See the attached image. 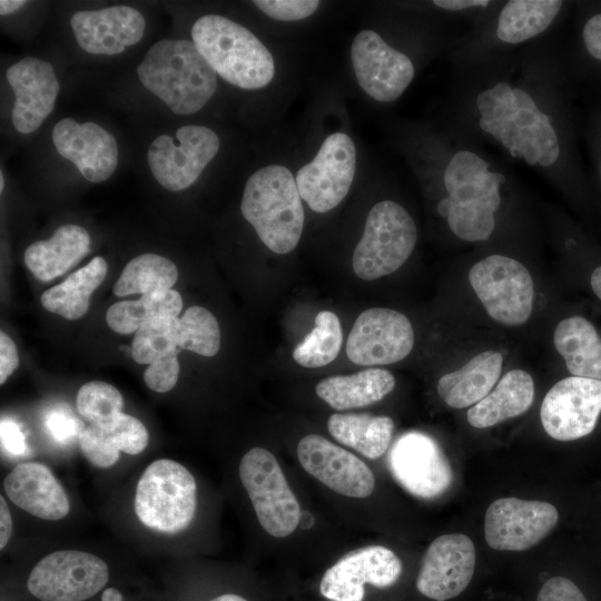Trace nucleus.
<instances>
[{
    "label": "nucleus",
    "mask_w": 601,
    "mask_h": 601,
    "mask_svg": "<svg viewBox=\"0 0 601 601\" xmlns=\"http://www.w3.org/2000/svg\"><path fill=\"white\" fill-rule=\"evenodd\" d=\"M480 128L497 140L513 157L528 165L548 167L560 156V142L551 117L542 112L531 95L500 81L476 97Z\"/></svg>",
    "instance_id": "nucleus-1"
},
{
    "label": "nucleus",
    "mask_w": 601,
    "mask_h": 601,
    "mask_svg": "<svg viewBox=\"0 0 601 601\" xmlns=\"http://www.w3.org/2000/svg\"><path fill=\"white\" fill-rule=\"evenodd\" d=\"M447 197L437 204L450 229L465 242L486 240L495 227L501 204L500 187L505 177L491 171L479 154L461 149L447 162L443 175Z\"/></svg>",
    "instance_id": "nucleus-2"
},
{
    "label": "nucleus",
    "mask_w": 601,
    "mask_h": 601,
    "mask_svg": "<svg viewBox=\"0 0 601 601\" xmlns=\"http://www.w3.org/2000/svg\"><path fill=\"white\" fill-rule=\"evenodd\" d=\"M137 75L177 115L199 111L217 88V73L189 40H159L138 65Z\"/></svg>",
    "instance_id": "nucleus-3"
},
{
    "label": "nucleus",
    "mask_w": 601,
    "mask_h": 601,
    "mask_svg": "<svg viewBox=\"0 0 601 601\" xmlns=\"http://www.w3.org/2000/svg\"><path fill=\"white\" fill-rule=\"evenodd\" d=\"M240 210L272 252L284 255L297 246L305 215L296 180L286 167L268 165L255 171L245 184Z\"/></svg>",
    "instance_id": "nucleus-4"
},
{
    "label": "nucleus",
    "mask_w": 601,
    "mask_h": 601,
    "mask_svg": "<svg viewBox=\"0 0 601 601\" xmlns=\"http://www.w3.org/2000/svg\"><path fill=\"white\" fill-rule=\"evenodd\" d=\"M193 42L215 72L242 89H259L275 75L272 53L244 26L219 14L200 17L191 28Z\"/></svg>",
    "instance_id": "nucleus-5"
},
{
    "label": "nucleus",
    "mask_w": 601,
    "mask_h": 601,
    "mask_svg": "<svg viewBox=\"0 0 601 601\" xmlns=\"http://www.w3.org/2000/svg\"><path fill=\"white\" fill-rule=\"evenodd\" d=\"M196 493V481L185 466L167 459L154 461L137 484L136 515L149 529L178 533L194 520Z\"/></svg>",
    "instance_id": "nucleus-6"
},
{
    "label": "nucleus",
    "mask_w": 601,
    "mask_h": 601,
    "mask_svg": "<svg viewBox=\"0 0 601 601\" xmlns=\"http://www.w3.org/2000/svg\"><path fill=\"white\" fill-rule=\"evenodd\" d=\"M416 226L400 204L382 200L368 211L352 265L357 277L374 280L397 270L412 254Z\"/></svg>",
    "instance_id": "nucleus-7"
},
{
    "label": "nucleus",
    "mask_w": 601,
    "mask_h": 601,
    "mask_svg": "<svg viewBox=\"0 0 601 601\" xmlns=\"http://www.w3.org/2000/svg\"><path fill=\"white\" fill-rule=\"evenodd\" d=\"M239 477L263 529L275 538L292 534L302 512L273 453L263 447L249 450L240 461Z\"/></svg>",
    "instance_id": "nucleus-8"
},
{
    "label": "nucleus",
    "mask_w": 601,
    "mask_h": 601,
    "mask_svg": "<svg viewBox=\"0 0 601 601\" xmlns=\"http://www.w3.org/2000/svg\"><path fill=\"white\" fill-rule=\"evenodd\" d=\"M469 280L494 321L519 326L530 318L534 285L531 274L519 260L504 255H490L472 266Z\"/></svg>",
    "instance_id": "nucleus-9"
},
{
    "label": "nucleus",
    "mask_w": 601,
    "mask_h": 601,
    "mask_svg": "<svg viewBox=\"0 0 601 601\" xmlns=\"http://www.w3.org/2000/svg\"><path fill=\"white\" fill-rule=\"evenodd\" d=\"M109 579L107 563L83 551L61 550L41 559L28 579V589L41 601H83Z\"/></svg>",
    "instance_id": "nucleus-10"
},
{
    "label": "nucleus",
    "mask_w": 601,
    "mask_h": 601,
    "mask_svg": "<svg viewBox=\"0 0 601 601\" xmlns=\"http://www.w3.org/2000/svg\"><path fill=\"white\" fill-rule=\"evenodd\" d=\"M219 150V138L204 126H183L176 140L160 135L150 144L147 161L154 178L166 189L188 188Z\"/></svg>",
    "instance_id": "nucleus-11"
},
{
    "label": "nucleus",
    "mask_w": 601,
    "mask_h": 601,
    "mask_svg": "<svg viewBox=\"0 0 601 601\" xmlns=\"http://www.w3.org/2000/svg\"><path fill=\"white\" fill-rule=\"evenodd\" d=\"M355 164L352 138L344 132L329 135L315 158L296 174L300 198L316 213L332 210L346 197L354 179Z\"/></svg>",
    "instance_id": "nucleus-12"
},
{
    "label": "nucleus",
    "mask_w": 601,
    "mask_h": 601,
    "mask_svg": "<svg viewBox=\"0 0 601 601\" xmlns=\"http://www.w3.org/2000/svg\"><path fill=\"white\" fill-rule=\"evenodd\" d=\"M387 467L400 486L423 500L443 495L453 482L444 452L434 439L421 432H407L394 442Z\"/></svg>",
    "instance_id": "nucleus-13"
},
{
    "label": "nucleus",
    "mask_w": 601,
    "mask_h": 601,
    "mask_svg": "<svg viewBox=\"0 0 601 601\" xmlns=\"http://www.w3.org/2000/svg\"><path fill=\"white\" fill-rule=\"evenodd\" d=\"M600 413L601 381L570 376L549 390L540 408V418L549 436L566 442L589 435Z\"/></svg>",
    "instance_id": "nucleus-14"
},
{
    "label": "nucleus",
    "mask_w": 601,
    "mask_h": 601,
    "mask_svg": "<svg viewBox=\"0 0 601 601\" xmlns=\"http://www.w3.org/2000/svg\"><path fill=\"white\" fill-rule=\"evenodd\" d=\"M414 346V331L400 312L383 307L364 311L346 342V354L357 365H385L405 358Z\"/></svg>",
    "instance_id": "nucleus-15"
},
{
    "label": "nucleus",
    "mask_w": 601,
    "mask_h": 601,
    "mask_svg": "<svg viewBox=\"0 0 601 601\" xmlns=\"http://www.w3.org/2000/svg\"><path fill=\"white\" fill-rule=\"evenodd\" d=\"M558 520V510L548 502L497 499L485 512V540L497 551H524L541 542Z\"/></svg>",
    "instance_id": "nucleus-16"
},
{
    "label": "nucleus",
    "mask_w": 601,
    "mask_h": 601,
    "mask_svg": "<svg viewBox=\"0 0 601 601\" xmlns=\"http://www.w3.org/2000/svg\"><path fill=\"white\" fill-rule=\"evenodd\" d=\"M475 564V548L467 535H440L424 553L415 581L416 590L432 601L453 600L470 587Z\"/></svg>",
    "instance_id": "nucleus-17"
},
{
    "label": "nucleus",
    "mask_w": 601,
    "mask_h": 601,
    "mask_svg": "<svg viewBox=\"0 0 601 601\" xmlns=\"http://www.w3.org/2000/svg\"><path fill=\"white\" fill-rule=\"evenodd\" d=\"M403 571L400 558L383 545L351 551L324 573L321 594L332 601H363L365 584L377 589L394 585Z\"/></svg>",
    "instance_id": "nucleus-18"
},
{
    "label": "nucleus",
    "mask_w": 601,
    "mask_h": 601,
    "mask_svg": "<svg viewBox=\"0 0 601 601\" xmlns=\"http://www.w3.org/2000/svg\"><path fill=\"white\" fill-rule=\"evenodd\" d=\"M353 70L361 88L381 102L396 100L411 83V59L373 30L359 31L351 48Z\"/></svg>",
    "instance_id": "nucleus-19"
},
{
    "label": "nucleus",
    "mask_w": 601,
    "mask_h": 601,
    "mask_svg": "<svg viewBox=\"0 0 601 601\" xmlns=\"http://www.w3.org/2000/svg\"><path fill=\"white\" fill-rule=\"evenodd\" d=\"M297 456L306 472L333 491L349 497H366L375 486L371 469L356 455L317 434L304 436Z\"/></svg>",
    "instance_id": "nucleus-20"
},
{
    "label": "nucleus",
    "mask_w": 601,
    "mask_h": 601,
    "mask_svg": "<svg viewBox=\"0 0 601 601\" xmlns=\"http://www.w3.org/2000/svg\"><path fill=\"white\" fill-rule=\"evenodd\" d=\"M51 137L59 155L73 162L91 183L107 180L117 168V141L96 122L63 118L55 125Z\"/></svg>",
    "instance_id": "nucleus-21"
},
{
    "label": "nucleus",
    "mask_w": 601,
    "mask_h": 601,
    "mask_svg": "<svg viewBox=\"0 0 601 601\" xmlns=\"http://www.w3.org/2000/svg\"><path fill=\"white\" fill-rule=\"evenodd\" d=\"M6 78L14 92V128L21 134L36 131L51 114L58 97L53 67L39 58L26 57L8 68Z\"/></svg>",
    "instance_id": "nucleus-22"
},
{
    "label": "nucleus",
    "mask_w": 601,
    "mask_h": 601,
    "mask_svg": "<svg viewBox=\"0 0 601 601\" xmlns=\"http://www.w3.org/2000/svg\"><path fill=\"white\" fill-rule=\"evenodd\" d=\"M70 24L80 48L92 55H118L138 43L146 28L144 16L129 6L77 11Z\"/></svg>",
    "instance_id": "nucleus-23"
},
{
    "label": "nucleus",
    "mask_w": 601,
    "mask_h": 601,
    "mask_svg": "<svg viewBox=\"0 0 601 601\" xmlns=\"http://www.w3.org/2000/svg\"><path fill=\"white\" fill-rule=\"evenodd\" d=\"M8 497L33 516L57 521L70 510L67 494L51 471L40 463L17 465L4 479Z\"/></svg>",
    "instance_id": "nucleus-24"
},
{
    "label": "nucleus",
    "mask_w": 601,
    "mask_h": 601,
    "mask_svg": "<svg viewBox=\"0 0 601 601\" xmlns=\"http://www.w3.org/2000/svg\"><path fill=\"white\" fill-rule=\"evenodd\" d=\"M90 249V236L79 225L58 227L47 240L31 244L24 252V264L41 282L61 276L78 264Z\"/></svg>",
    "instance_id": "nucleus-25"
},
{
    "label": "nucleus",
    "mask_w": 601,
    "mask_h": 601,
    "mask_svg": "<svg viewBox=\"0 0 601 601\" xmlns=\"http://www.w3.org/2000/svg\"><path fill=\"white\" fill-rule=\"evenodd\" d=\"M502 365L501 353L482 352L460 370L444 374L437 382V393L453 408L473 406L492 391Z\"/></svg>",
    "instance_id": "nucleus-26"
},
{
    "label": "nucleus",
    "mask_w": 601,
    "mask_h": 601,
    "mask_svg": "<svg viewBox=\"0 0 601 601\" xmlns=\"http://www.w3.org/2000/svg\"><path fill=\"white\" fill-rule=\"evenodd\" d=\"M534 400L532 376L522 370L508 372L497 385L467 411V422L475 428L494 426L525 413Z\"/></svg>",
    "instance_id": "nucleus-27"
},
{
    "label": "nucleus",
    "mask_w": 601,
    "mask_h": 601,
    "mask_svg": "<svg viewBox=\"0 0 601 601\" xmlns=\"http://www.w3.org/2000/svg\"><path fill=\"white\" fill-rule=\"evenodd\" d=\"M395 378L382 368H367L352 375L322 380L316 394L337 411L363 407L378 402L393 391Z\"/></svg>",
    "instance_id": "nucleus-28"
},
{
    "label": "nucleus",
    "mask_w": 601,
    "mask_h": 601,
    "mask_svg": "<svg viewBox=\"0 0 601 601\" xmlns=\"http://www.w3.org/2000/svg\"><path fill=\"white\" fill-rule=\"evenodd\" d=\"M553 344L572 376L601 381V337L588 319H562L553 333Z\"/></svg>",
    "instance_id": "nucleus-29"
},
{
    "label": "nucleus",
    "mask_w": 601,
    "mask_h": 601,
    "mask_svg": "<svg viewBox=\"0 0 601 601\" xmlns=\"http://www.w3.org/2000/svg\"><path fill=\"white\" fill-rule=\"evenodd\" d=\"M108 272L105 258L96 256L87 265L70 274L62 283L42 293L45 309L66 319L82 317L90 305V297L104 282Z\"/></svg>",
    "instance_id": "nucleus-30"
},
{
    "label": "nucleus",
    "mask_w": 601,
    "mask_h": 601,
    "mask_svg": "<svg viewBox=\"0 0 601 601\" xmlns=\"http://www.w3.org/2000/svg\"><path fill=\"white\" fill-rule=\"evenodd\" d=\"M327 430L339 443L368 459H378L388 449L394 422L388 416L367 413H335L327 421Z\"/></svg>",
    "instance_id": "nucleus-31"
},
{
    "label": "nucleus",
    "mask_w": 601,
    "mask_h": 601,
    "mask_svg": "<svg viewBox=\"0 0 601 601\" xmlns=\"http://www.w3.org/2000/svg\"><path fill=\"white\" fill-rule=\"evenodd\" d=\"M559 0H511L502 8L496 37L505 43L524 42L545 31L559 14Z\"/></svg>",
    "instance_id": "nucleus-32"
},
{
    "label": "nucleus",
    "mask_w": 601,
    "mask_h": 601,
    "mask_svg": "<svg viewBox=\"0 0 601 601\" xmlns=\"http://www.w3.org/2000/svg\"><path fill=\"white\" fill-rule=\"evenodd\" d=\"M181 309L183 298L177 290H159L144 294L136 300L112 304L106 313V321L114 332L131 334L154 319L178 317Z\"/></svg>",
    "instance_id": "nucleus-33"
},
{
    "label": "nucleus",
    "mask_w": 601,
    "mask_h": 601,
    "mask_svg": "<svg viewBox=\"0 0 601 601\" xmlns=\"http://www.w3.org/2000/svg\"><path fill=\"white\" fill-rule=\"evenodd\" d=\"M178 278L176 265L157 254H141L124 268L114 286V294L124 297L171 289Z\"/></svg>",
    "instance_id": "nucleus-34"
},
{
    "label": "nucleus",
    "mask_w": 601,
    "mask_h": 601,
    "mask_svg": "<svg viewBox=\"0 0 601 601\" xmlns=\"http://www.w3.org/2000/svg\"><path fill=\"white\" fill-rule=\"evenodd\" d=\"M342 343L343 333L337 315L321 311L312 332L295 347L293 358L303 367H322L337 357Z\"/></svg>",
    "instance_id": "nucleus-35"
},
{
    "label": "nucleus",
    "mask_w": 601,
    "mask_h": 601,
    "mask_svg": "<svg viewBox=\"0 0 601 601\" xmlns=\"http://www.w3.org/2000/svg\"><path fill=\"white\" fill-rule=\"evenodd\" d=\"M178 348L201 356H215L220 348V329L216 317L203 306L187 308L178 323Z\"/></svg>",
    "instance_id": "nucleus-36"
},
{
    "label": "nucleus",
    "mask_w": 601,
    "mask_h": 601,
    "mask_svg": "<svg viewBox=\"0 0 601 601\" xmlns=\"http://www.w3.org/2000/svg\"><path fill=\"white\" fill-rule=\"evenodd\" d=\"M178 317L154 319L135 332L130 354L138 364H151L178 349Z\"/></svg>",
    "instance_id": "nucleus-37"
},
{
    "label": "nucleus",
    "mask_w": 601,
    "mask_h": 601,
    "mask_svg": "<svg viewBox=\"0 0 601 601\" xmlns=\"http://www.w3.org/2000/svg\"><path fill=\"white\" fill-rule=\"evenodd\" d=\"M120 392L106 382L91 381L83 384L76 397L78 413L90 425L107 428L115 423L122 408Z\"/></svg>",
    "instance_id": "nucleus-38"
},
{
    "label": "nucleus",
    "mask_w": 601,
    "mask_h": 601,
    "mask_svg": "<svg viewBox=\"0 0 601 601\" xmlns=\"http://www.w3.org/2000/svg\"><path fill=\"white\" fill-rule=\"evenodd\" d=\"M78 440L82 454L92 465L110 467L117 463L120 450L108 430L89 425Z\"/></svg>",
    "instance_id": "nucleus-39"
},
{
    "label": "nucleus",
    "mask_w": 601,
    "mask_h": 601,
    "mask_svg": "<svg viewBox=\"0 0 601 601\" xmlns=\"http://www.w3.org/2000/svg\"><path fill=\"white\" fill-rule=\"evenodd\" d=\"M106 430H108L119 450L127 454H138L148 444V432L145 425L138 418L122 412L115 423Z\"/></svg>",
    "instance_id": "nucleus-40"
},
{
    "label": "nucleus",
    "mask_w": 601,
    "mask_h": 601,
    "mask_svg": "<svg viewBox=\"0 0 601 601\" xmlns=\"http://www.w3.org/2000/svg\"><path fill=\"white\" fill-rule=\"evenodd\" d=\"M253 3L268 17L280 21L305 19L319 6L316 0H255Z\"/></svg>",
    "instance_id": "nucleus-41"
},
{
    "label": "nucleus",
    "mask_w": 601,
    "mask_h": 601,
    "mask_svg": "<svg viewBox=\"0 0 601 601\" xmlns=\"http://www.w3.org/2000/svg\"><path fill=\"white\" fill-rule=\"evenodd\" d=\"M178 352L179 348L148 365L144 373V381L150 390L165 393L174 388L180 370Z\"/></svg>",
    "instance_id": "nucleus-42"
},
{
    "label": "nucleus",
    "mask_w": 601,
    "mask_h": 601,
    "mask_svg": "<svg viewBox=\"0 0 601 601\" xmlns=\"http://www.w3.org/2000/svg\"><path fill=\"white\" fill-rule=\"evenodd\" d=\"M535 601H590L582 588L564 575L548 578L539 588Z\"/></svg>",
    "instance_id": "nucleus-43"
},
{
    "label": "nucleus",
    "mask_w": 601,
    "mask_h": 601,
    "mask_svg": "<svg viewBox=\"0 0 601 601\" xmlns=\"http://www.w3.org/2000/svg\"><path fill=\"white\" fill-rule=\"evenodd\" d=\"M47 428L57 442L67 443L76 436L79 439L85 427L72 414L55 410L47 417Z\"/></svg>",
    "instance_id": "nucleus-44"
},
{
    "label": "nucleus",
    "mask_w": 601,
    "mask_h": 601,
    "mask_svg": "<svg viewBox=\"0 0 601 601\" xmlns=\"http://www.w3.org/2000/svg\"><path fill=\"white\" fill-rule=\"evenodd\" d=\"M0 432L2 449L8 454L20 456L26 453L27 445L24 435L17 423L9 420H2Z\"/></svg>",
    "instance_id": "nucleus-45"
},
{
    "label": "nucleus",
    "mask_w": 601,
    "mask_h": 601,
    "mask_svg": "<svg viewBox=\"0 0 601 601\" xmlns=\"http://www.w3.org/2000/svg\"><path fill=\"white\" fill-rule=\"evenodd\" d=\"M19 365L14 342L3 332L0 333V384H3Z\"/></svg>",
    "instance_id": "nucleus-46"
},
{
    "label": "nucleus",
    "mask_w": 601,
    "mask_h": 601,
    "mask_svg": "<svg viewBox=\"0 0 601 601\" xmlns=\"http://www.w3.org/2000/svg\"><path fill=\"white\" fill-rule=\"evenodd\" d=\"M582 37L588 52L593 58L601 60V13L588 19L583 27Z\"/></svg>",
    "instance_id": "nucleus-47"
},
{
    "label": "nucleus",
    "mask_w": 601,
    "mask_h": 601,
    "mask_svg": "<svg viewBox=\"0 0 601 601\" xmlns=\"http://www.w3.org/2000/svg\"><path fill=\"white\" fill-rule=\"evenodd\" d=\"M12 533V520L4 497H0V548L3 549Z\"/></svg>",
    "instance_id": "nucleus-48"
},
{
    "label": "nucleus",
    "mask_w": 601,
    "mask_h": 601,
    "mask_svg": "<svg viewBox=\"0 0 601 601\" xmlns=\"http://www.w3.org/2000/svg\"><path fill=\"white\" fill-rule=\"evenodd\" d=\"M433 3L442 9L459 11L467 8L487 7V0H435Z\"/></svg>",
    "instance_id": "nucleus-49"
},
{
    "label": "nucleus",
    "mask_w": 601,
    "mask_h": 601,
    "mask_svg": "<svg viewBox=\"0 0 601 601\" xmlns=\"http://www.w3.org/2000/svg\"><path fill=\"white\" fill-rule=\"evenodd\" d=\"M27 1L23 0H1L0 1V14L8 16L21 9Z\"/></svg>",
    "instance_id": "nucleus-50"
},
{
    "label": "nucleus",
    "mask_w": 601,
    "mask_h": 601,
    "mask_svg": "<svg viewBox=\"0 0 601 601\" xmlns=\"http://www.w3.org/2000/svg\"><path fill=\"white\" fill-rule=\"evenodd\" d=\"M590 283L593 293L601 299V266L592 272Z\"/></svg>",
    "instance_id": "nucleus-51"
},
{
    "label": "nucleus",
    "mask_w": 601,
    "mask_h": 601,
    "mask_svg": "<svg viewBox=\"0 0 601 601\" xmlns=\"http://www.w3.org/2000/svg\"><path fill=\"white\" fill-rule=\"evenodd\" d=\"M101 601H122V595L117 589L108 588L102 592Z\"/></svg>",
    "instance_id": "nucleus-52"
},
{
    "label": "nucleus",
    "mask_w": 601,
    "mask_h": 601,
    "mask_svg": "<svg viewBox=\"0 0 601 601\" xmlns=\"http://www.w3.org/2000/svg\"><path fill=\"white\" fill-rule=\"evenodd\" d=\"M210 601H247V600L238 594L227 593V594L218 595Z\"/></svg>",
    "instance_id": "nucleus-53"
},
{
    "label": "nucleus",
    "mask_w": 601,
    "mask_h": 601,
    "mask_svg": "<svg viewBox=\"0 0 601 601\" xmlns=\"http://www.w3.org/2000/svg\"><path fill=\"white\" fill-rule=\"evenodd\" d=\"M4 186L3 173H0V191L2 193Z\"/></svg>",
    "instance_id": "nucleus-54"
}]
</instances>
